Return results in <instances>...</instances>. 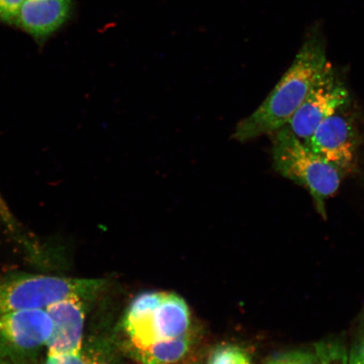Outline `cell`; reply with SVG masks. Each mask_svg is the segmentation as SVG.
<instances>
[{
	"label": "cell",
	"mask_w": 364,
	"mask_h": 364,
	"mask_svg": "<svg viewBox=\"0 0 364 364\" xmlns=\"http://www.w3.org/2000/svg\"><path fill=\"white\" fill-rule=\"evenodd\" d=\"M24 0H0V21L16 24Z\"/></svg>",
	"instance_id": "obj_14"
},
{
	"label": "cell",
	"mask_w": 364,
	"mask_h": 364,
	"mask_svg": "<svg viewBox=\"0 0 364 364\" xmlns=\"http://www.w3.org/2000/svg\"><path fill=\"white\" fill-rule=\"evenodd\" d=\"M274 134L272 148L273 167L284 178L306 188L317 213L326 220L327 200L338 192L343 173L314 152L288 127H282Z\"/></svg>",
	"instance_id": "obj_2"
},
{
	"label": "cell",
	"mask_w": 364,
	"mask_h": 364,
	"mask_svg": "<svg viewBox=\"0 0 364 364\" xmlns=\"http://www.w3.org/2000/svg\"><path fill=\"white\" fill-rule=\"evenodd\" d=\"M122 326L129 350L147 347L189 331L190 311L185 300L174 294L144 293L130 304Z\"/></svg>",
	"instance_id": "obj_3"
},
{
	"label": "cell",
	"mask_w": 364,
	"mask_h": 364,
	"mask_svg": "<svg viewBox=\"0 0 364 364\" xmlns=\"http://www.w3.org/2000/svg\"><path fill=\"white\" fill-rule=\"evenodd\" d=\"M208 364H252L248 354L235 346H222L209 358Z\"/></svg>",
	"instance_id": "obj_13"
},
{
	"label": "cell",
	"mask_w": 364,
	"mask_h": 364,
	"mask_svg": "<svg viewBox=\"0 0 364 364\" xmlns=\"http://www.w3.org/2000/svg\"><path fill=\"white\" fill-rule=\"evenodd\" d=\"M0 364H11V363H9L8 362L4 361V359L0 358Z\"/></svg>",
	"instance_id": "obj_16"
},
{
	"label": "cell",
	"mask_w": 364,
	"mask_h": 364,
	"mask_svg": "<svg viewBox=\"0 0 364 364\" xmlns=\"http://www.w3.org/2000/svg\"><path fill=\"white\" fill-rule=\"evenodd\" d=\"M194 343L195 336L190 330L179 338L129 351L132 357L140 364H175L183 360Z\"/></svg>",
	"instance_id": "obj_11"
},
{
	"label": "cell",
	"mask_w": 364,
	"mask_h": 364,
	"mask_svg": "<svg viewBox=\"0 0 364 364\" xmlns=\"http://www.w3.org/2000/svg\"><path fill=\"white\" fill-rule=\"evenodd\" d=\"M52 321L46 309L0 316V358L11 364H33L47 348Z\"/></svg>",
	"instance_id": "obj_5"
},
{
	"label": "cell",
	"mask_w": 364,
	"mask_h": 364,
	"mask_svg": "<svg viewBox=\"0 0 364 364\" xmlns=\"http://www.w3.org/2000/svg\"><path fill=\"white\" fill-rule=\"evenodd\" d=\"M266 364H348V352L338 340L318 341L309 350L277 353Z\"/></svg>",
	"instance_id": "obj_10"
},
{
	"label": "cell",
	"mask_w": 364,
	"mask_h": 364,
	"mask_svg": "<svg viewBox=\"0 0 364 364\" xmlns=\"http://www.w3.org/2000/svg\"><path fill=\"white\" fill-rule=\"evenodd\" d=\"M72 0H24L16 25L43 38L57 31L68 19Z\"/></svg>",
	"instance_id": "obj_9"
},
{
	"label": "cell",
	"mask_w": 364,
	"mask_h": 364,
	"mask_svg": "<svg viewBox=\"0 0 364 364\" xmlns=\"http://www.w3.org/2000/svg\"><path fill=\"white\" fill-rule=\"evenodd\" d=\"M102 280L48 275L19 274L0 280V316L4 314L45 309L59 300L80 296L93 299Z\"/></svg>",
	"instance_id": "obj_4"
},
{
	"label": "cell",
	"mask_w": 364,
	"mask_h": 364,
	"mask_svg": "<svg viewBox=\"0 0 364 364\" xmlns=\"http://www.w3.org/2000/svg\"><path fill=\"white\" fill-rule=\"evenodd\" d=\"M350 102L349 91L329 62L285 127L306 143L321 122Z\"/></svg>",
	"instance_id": "obj_6"
},
{
	"label": "cell",
	"mask_w": 364,
	"mask_h": 364,
	"mask_svg": "<svg viewBox=\"0 0 364 364\" xmlns=\"http://www.w3.org/2000/svg\"><path fill=\"white\" fill-rule=\"evenodd\" d=\"M90 299L74 296L46 308L52 321V332L47 344L48 357H60L80 352L83 347L86 304Z\"/></svg>",
	"instance_id": "obj_8"
},
{
	"label": "cell",
	"mask_w": 364,
	"mask_h": 364,
	"mask_svg": "<svg viewBox=\"0 0 364 364\" xmlns=\"http://www.w3.org/2000/svg\"><path fill=\"white\" fill-rule=\"evenodd\" d=\"M326 41L318 25L309 28L292 65L261 106L236 126L238 142L274 134L289 124L328 63Z\"/></svg>",
	"instance_id": "obj_1"
},
{
	"label": "cell",
	"mask_w": 364,
	"mask_h": 364,
	"mask_svg": "<svg viewBox=\"0 0 364 364\" xmlns=\"http://www.w3.org/2000/svg\"><path fill=\"white\" fill-rule=\"evenodd\" d=\"M346 107L323 121L306 143L343 176L353 169L358 149L356 130L351 118L344 115Z\"/></svg>",
	"instance_id": "obj_7"
},
{
	"label": "cell",
	"mask_w": 364,
	"mask_h": 364,
	"mask_svg": "<svg viewBox=\"0 0 364 364\" xmlns=\"http://www.w3.org/2000/svg\"><path fill=\"white\" fill-rule=\"evenodd\" d=\"M175 364H198V363H182L181 362V363H175Z\"/></svg>",
	"instance_id": "obj_17"
},
{
	"label": "cell",
	"mask_w": 364,
	"mask_h": 364,
	"mask_svg": "<svg viewBox=\"0 0 364 364\" xmlns=\"http://www.w3.org/2000/svg\"><path fill=\"white\" fill-rule=\"evenodd\" d=\"M44 364H112L111 348L104 341L84 343L79 353L60 357H48Z\"/></svg>",
	"instance_id": "obj_12"
},
{
	"label": "cell",
	"mask_w": 364,
	"mask_h": 364,
	"mask_svg": "<svg viewBox=\"0 0 364 364\" xmlns=\"http://www.w3.org/2000/svg\"><path fill=\"white\" fill-rule=\"evenodd\" d=\"M348 364H364V338L359 339L350 349Z\"/></svg>",
	"instance_id": "obj_15"
}]
</instances>
